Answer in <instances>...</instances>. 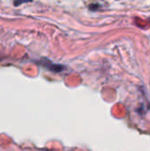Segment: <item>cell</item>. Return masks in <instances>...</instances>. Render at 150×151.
Masks as SVG:
<instances>
[{
	"label": "cell",
	"instance_id": "1",
	"mask_svg": "<svg viewBox=\"0 0 150 151\" xmlns=\"http://www.w3.org/2000/svg\"><path fill=\"white\" fill-rule=\"evenodd\" d=\"M42 65H44V66L47 67L48 69H50V70H51V71H55V72H60V71L63 69V66H62V65H54V64H52V63H49V64L43 63Z\"/></svg>",
	"mask_w": 150,
	"mask_h": 151
}]
</instances>
